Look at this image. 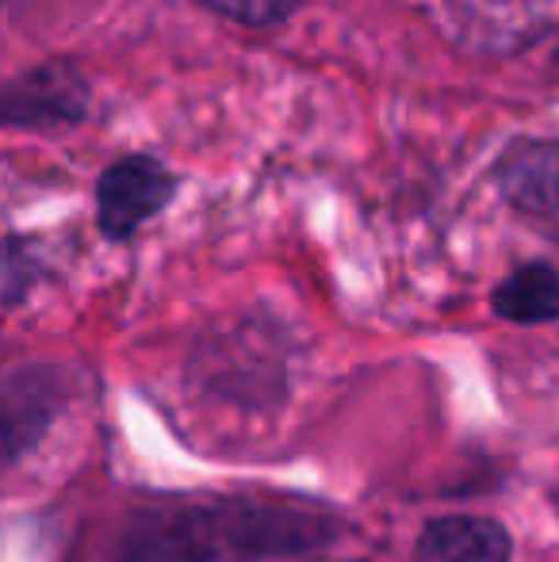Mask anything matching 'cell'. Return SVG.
I'll use <instances>...</instances> for the list:
<instances>
[{
  "mask_svg": "<svg viewBox=\"0 0 559 562\" xmlns=\"http://www.w3.org/2000/svg\"><path fill=\"white\" fill-rule=\"evenodd\" d=\"M342 536L326 509L283 497H203L131 513L112 562H288Z\"/></svg>",
  "mask_w": 559,
  "mask_h": 562,
  "instance_id": "1",
  "label": "cell"
},
{
  "mask_svg": "<svg viewBox=\"0 0 559 562\" xmlns=\"http://www.w3.org/2000/svg\"><path fill=\"white\" fill-rule=\"evenodd\" d=\"M192 379L208 398L238 409H272L288 386V352L269 322L219 329L192 352Z\"/></svg>",
  "mask_w": 559,
  "mask_h": 562,
  "instance_id": "2",
  "label": "cell"
},
{
  "mask_svg": "<svg viewBox=\"0 0 559 562\" xmlns=\"http://www.w3.org/2000/svg\"><path fill=\"white\" fill-rule=\"evenodd\" d=\"M429 15L463 54L502 58L545 35L552 0H429Z\"/></svg>",
  "mask_w": 559,
  "mask_h": 562,
  "instance_id": "3",
  "label": "cell"
},
{
  "mask_svg": "<svg viewBox=\"0 0 559 562\" xmlns=\"http://www.w3.org/2000/svg\"><path fill=\"white\" fill-rule=\"evenodd\" d=\"M74 375L62 363H20L4 375V463L31 456L62 417Z\"/></svg>",
  "mask_w": 559,
  "mask_h": 562,
  "instance_id": "4",
  "label": "cell"
},
{
  "mask_svg": "<svg viewBox=\"0 0 559 562\" xmlns=\"http://www.w3.org/2000/svg\"><path fill=\"white\" fill-rule=\"evenodd\" d=\"M177 195V177L157 157L135 154L97 180V223L112 241H127Z\"/></svg>",
  "mask_w": 559,
  "mask_h": 562,
  "instance_id": "5",
  "label": "cell"
},
{
  "mask_svg": "<svg viewBox=\"0 0 559 562\" xmlns=\"http://www.w3.org/2000/svg\"><path fill=\"white\" fill-rule=\"evenodd\" d=\"M89 115V85L69 61H46V66L23 74L4 92V123L8 126H69Z\"/></svg>",
  "mask_w": 559,
  "mask_h": 562,
  "instance_id": "6",
  "label": "cell"
},
{
  "mask_svg": "<svg viewBox=\"0 0 559 562\" xmlns=\"http://www.w3.org/2000/svg\"><path fill=\"white\" fill-rule=\"evenodd\" d=\"M499 184L517 211L559 223V142H517L502 154Z\"/></svg>",
  "mask_w": 559,
  "mask_h": 562,
  "instance_id": "7",
  "label": "cell"
},
{
  "mask_svg": "<svg viewBox=\"0 0 559 562\" xmlns=\"http://www.w3.org/2000/svg\"><path fill=\"white\" fill-rule=\"evenodd\" d=\"M514 540L491 517H437L422 528L414 562H510Z\"/></svg>",
  "mask_w": 559,
  "mask_h": 562,
  "instance_id": "8",
  "label": "cell"
},
{
  "mask_svg": "<svg viewBox=\"0 0 559 562\" xmlns=\"http://www.w3.org/2000/svg\"><path fill=\"white\" fill-rule=\"evenodd\" d=\"M491 311L514 326L559 322V272L545 260H529V265L514 268L491 291Z\"/></svg>",
  "mask_w": 559,
  "mask_h": 562,
  "instance_id": "9",
  "label": "cell"
},
{
  "mask_svg": "<svg viewBox=\"0 0 559 562\" xmlns=\"http://www.w3.org/2000/svg\"><path fill=\"white\" fill-rule=\"evenodd\" d=\"M200 4L234 23H246V27H272L283 15L295 12L299 0H200Z\"/></svg>",
  "mask_w": 559,
  "mask_h": 562,
  "instance_id": "10",
  "label": "cell"
},
{
  "mask_svg": "<svg viewBox=\"0 0 559 562\" xmlns=\"http://www.w3.org/2000/svg\"><path fill=\"white\" fill-rule=\"evenodd\" d=\"M38 276V265L31 257V249L20 241V237H8V249H4V306H20L23 295L31 291Z\"/></svg>",
  "mask_w": 559,
  "mask_h": 562,
  "instance_id": "11",
  "label": "cell"
},
{
  "mask_svg": "<svg viewBox=\"0 0 559 562\" xmlns=\"http://www.w3.org/2000/svg\"><path fill=\"white\" fill-rule=\"evenodd\" d=\"M556 58H559V46H556Z\"/></svg>",
  "mask_w": 559,
  "mask_h": 562,
  "instance_id": "12",
  "label": "cell"
}]
</instances>
